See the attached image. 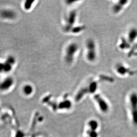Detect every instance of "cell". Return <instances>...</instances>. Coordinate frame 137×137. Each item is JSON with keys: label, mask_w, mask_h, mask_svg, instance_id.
<instances>
[{"label": "cell", "mask_w": 137, "mask_h": 137, "mask_svg": "<svg viewBox=\"0 0 137 137\" xmlns=\"http://www.w3.org/2000/svg\"><path fill=\"white\" fill-rule=\"evenodd\" d=\"M89 130L88 132V137H98V133L97 130L98 127V123L97 121L95 120H91L89 122Z\"/></svg>", "instance_id": "obj_10"}, {"label": "cell", "mask_w": 137, "mask_h": 137, "mask_svg": "<svg viewBox=\"0 0 137 137\" xmlns=\"http://www.w3.org/2000/svg\"><path fill=\"white\" fill-rule=\"evenodd\" d=\"M98 87V84L96 81H92L90 83L89 85L82 88L79 91L77 95V100H79L84 95L89 93H94L95 92Z\"/></svg>", "instance_id": "obj_5"}, {"label": "cell", "mask_w": 137, "mask_h": 137, "mask_svg": "<svg viewBox=\"0 0 137 137\" xmlns=\"http://www.w3.org/2000/svg\"><path fill=\"white\" fill-rule=\"evenodd\" d=\"M33 1H26L24 5V8L26 9H29L31 8V6L32 5V3L33 2Z\"/></svg>", "instance_id": "obj_15"}, {"label": "cell", "mask_w": 137, "mask_h": 137, "mask_svg": "<svg viewBox=\"0 0 137 137\" xmlns=\"http://www.w3.org/2000/svg\"><path fill=\"white\" fill-rule=\"evenodd\" d=\"M127 38H125L130 46L135 43L137 40V28H131L128 31Z\"/></svg>", "instance_id": "obj_11"}, {"label": "cell", "mask_w": 137, "mask_h": 137, "mask_svg": "<svg viewBox=\"0 0 137 137\" xmlns=\"http://www.w3.org/2000/svg\"><path fill=\"white\" fill-rule=\"evenodd\" d=\"M0 15L2 18L5 19L14 20L16 16V13L14 10L11 9H4L0 13Z\"/></svg>", "instance_id": "obj_12"}, {"label": "cell", "mask_w": 137, "mask_h": 137, "mask_svg": "<svg viewBox=\"0 0 137 137\" xmlns=\"http://www.w3.org/2000/svg\"><path fill=\"white\" fill-rule=\"evenodd\" d=\"M129 105L133 123L137 125V93H131L129 96Z\"/></svg>", "instance_id": "obj_3"}, {"label": "cell", "mask_w": 137, "mask_h": 137, "mask_svg": "<svg viewBox=\"0 0 137 137\" xmlns=\"http://www.w3.org/2000/svg\"><path fill=\"white\" fill-rule=\"evenodd\" d=\"M33 90V88L30 85H26L24 87V92L27 94H30L31 93Z\"/></svg>", "instance_id": "obj_14"}, {"label": "cell", "mask_w": 137, "mask_h": 137, "mask_svg": "<svg viewBox=\"0 0 137 137\" xmlns=\"http://www.w3.org/2000/svg\"><path fill=\"white\" fill-rule=\"evenodd\" d=\"M115 70L116 73L121 76H131L135 74L134 71L131 70L121 63L116 64L115 67Z\"/></svg>", "instance_id": "obj_6"}, {"label": "cell", "mask_w": 137, "mask_h": 137, "mask_svg": "<svg viewBox=\"0 0 137 137\" xmlns=\"http://www.w3.org/2000/svg\"><path fill=\"white\" fill-rule=\"evenodd\" d=\"M94 100L97 103L100 110L103 113H106L109 110V105L107 102L99 94L94 95Z\"/></svg>", "instance_id": "obj_7"}, {"label": "cell", "mask_w": 137, "mask_h": 137, "mask_svg": "<svg viewBox=\"0 0 137 137\" xmlns=\"http://www.w3.org/2000/svg\"><path fill=\"white\" fill-rule=\"evenodd\" d=\"M14 79L11 77H8L4 79L0 84V88L2 90H6L10 88L14 84Z\"/></svg>", "instance_id": "obj_13"}, {"label": "cell", "mask_w": 137, "mask_h": 137, "mask_svg": "<svg viewBox=\"0 0 137 137\" xmlns=\"http://www.w3.org/2000/svg\"><path fill=\"white\" fill-rule=\"evenodd\" d=\"M79 49V45L76 43H70L67 47L65 53V60L67 63L70 64L73 62Z\"/></svg>", "instance_id": "obj_2"}, {"label": "cell", "mask_w": 137, "mask_h": 137, "mask_svg": "<svg viewBox=\"0 0 137 137\" xmlns=\"http://www.w3.org/2000/svg\"><path fill=\"white\" fill-rule=\"evenodd\" d=\"M77 16V13L76 10H72L69 13L68 16L66 17L65 24L64 27V30L66 32H72L73 29L74 24L76 23Z\"/></svg>", "instance_id": "obj_4"}, {"label": "cell", "mask_w": 137, "mask_h": 137, "mask_svg": "<svg viewBox=\"0 0 137 137\" xmlns=\"http://www.w3.org/2000/svg\"><path fill=\"white\" fill-rule=\"evenodd\" d=\"M7 61L4 63H0V72H10L15 62V58L12 56H10L7 58Z\"/></svg>", "instance_id": "obj_8"}, {"label": "cell", "mask_w": 137, "mask_h": 137, "mask_svg": "<svg viewBox=\"0 0 137 137\" xmlns=\"http://www.w3.org/2000/svg\"><path fill=\"white\" fill-rule=\"evenodd\" d=\"M128 1H118L114 4L112 7V11L114 14H119L121 13L128 4Z\"/></svg>", "instance_id": "obj_9"}, {"label": "cell", "mask_w": 137, "mask_h": 137, "mask_svg": "<svg viewBox=\"0 0 137 137\" xmlns=\"http://www.w3.org/2000/svg\"><path fill=\"white\" fill-rule=\"evenodd\" d=\"M97 46L94 40L88 39L86 43V58L91 63L94 62L97 58Z\"/></svg>", "instance_id": "obj_1"}]
</instances>
